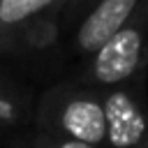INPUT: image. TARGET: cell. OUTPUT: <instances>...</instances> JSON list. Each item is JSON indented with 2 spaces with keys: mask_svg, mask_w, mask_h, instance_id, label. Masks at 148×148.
I'll return each mask as SVG.
<instances>
[{
  "mask_svg": "<svg viewBox=\"0 0 148 148\" xmlns=\"http://www.w3.org/2000/svg\"><path fill=\"white\" fill-rule=\"evenodd\" d=\"M148 58V16H132L118 32H113L95 53L90 62V79L99 86H118L130 81Z\"/></svg>",
  "mask_w": 148,
  "mask_h": 148,
  "instance_id": "obj_2",
  "label": "cell"
},
{
  "mask_svg": "<svg viewBox=\"0 0 148 148\" xmlns=\"http://www.w3.org/2000/svg\"><path fill=\"white\" fill-rule=\"evenodd\" d=\"M28 148H97L92 143L79 141V139H69V136H60V134H44L37 136L28 143Z\"/></svg>",
  "mask_w": 148,
  "mask_h": 148,
  "instance_id": "obj_6",
  "label": "cell"
},
{
  "mask_svg": "<svg viewBox=\"0 0 148 148\" xmlns=\"http://www.w3.org/2000/svg\"><path fill=\"white\" fill-rule=\"evenodd\" d=\"M56 0H0V25L16 28L30 21L35 14L51 7Z\"/></svg>",
  "mask_w": 148,
  "mask_h": 148,
  "instance_id": "obj_5",
  "label": "cell"
},
{
  "mask_svg": "<svg viewBox=\"0 0 148 148\" xmlns=\"http://www.w3.org/2000/svg\"><path fill=\"white\" fill-rule=\"evenodd\" d=\"M42 123L51 134L79 139L92 146L106 141V118L102 95L90 90L58 88L42 104Z\"/></svg>",
  "mask_w": 148,
  "mask_h": 148,
  "instance_id": "obj_1",
  "label": "cell"
},
{
  "mask_svg": "<svg viewBox=\"0 0 148 148\" xmlns=\"http://www.w3.org/2000/svg\"><path fill=\"white\" fill-rule=\"evenodd\" d=\"M139 0H99L76 30L81 53H95L113 32H118L136 12Z\"/></svg>",
  "mask_w": 148,
  "mask_h": 148,
  "instance_id": "obj_4",
  "label": "cell"
},
{
  "mask_svg": "<svg viewBox=\"0 0 148 148\" xmlns=\"http://www.w3.org/2000/svg\"><path fill=\"white\" fill-rule=\"evenodd\" d=\"M16 118H21V111H16L12 97L0 92V123H9V120H16Z\"/></svg>",
  "mask_w": 148,
  "mask_h": 148,
  "instance_id": "obj_7",
  "label": "cell"
},
{
  "mask_svg": "<svg viewBox=\"0 0 148 148\" xmlns=\"http://www.w3.org/2000/svg\"><path fill=\"white\" fill-rule=\"evenodd\" d=\"M106 118V143L111 148H146L148 118L139 99L127 88H113L102 95Z\"/></svg>",
  "mask_w": 148,
  "mask_h": 148,
  "instance_id": "obj_3",
  "label": "cell"
}]
</instances>
